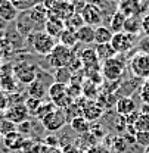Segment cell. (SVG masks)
I'll list each match as a JSON object with an SVG mask.
<instances>
[{
    "instance_id": "obj_10",
    "label": "cell",
    "mask_w": 149,
    "mask_h": 153,
    "mask_svg": "<svg viewBox=\"0 0 149 153\" xmlns=\"http://www.w3.org/2000/svg\"><path fill=\"white\" fill-rule=\"evenodd\" d=\"M80 15H81V18H83L86 25H90V27H94V28L99 27L103 21L100 9L96 4H92V3H86L84 7L81 9Z\"/></svg>"
},
{
    "instance_id": "obj_31",
    "label": "cell",
    "mask_w": 149,
    "mask_h": 153,
    "mask_svg": "<svg viewBox=\"0 0 149 153\" xmlns=\"http://www.w3.org/2000/svg\"><path fill=\"white\" fill-rule=\"evenodd\" d=\"M56 106L52 103V102H43L41 105H40V108H38L37 114H36V118H38V119H43L44 116L47 114H50L52 111H55Z\"/></svg>"
},
{
    "instance_id": "obj_37",
    "label": "cell",
    "mask_w": 149,
    "mask_h": 153,
    "mask_svg": "<svg viewBox=\"0 0 149 153\" xmlns=\"http://www.w3.org/2000/svg\"><path fill=\"white\" fill-rule=\"evenodd\" d=\"M140 24H142V31H143L146 36H149V15H146L145 18L142 19Z\"/></svg>"
},
{
    "instance_id": "obj_32",
    "label": "cell",
    "mask_w": 149,
    "mask_h": 153,
    "mask_svg": "<svg viewBox=\"0 0 149 153\" xmlns=\"http://www.w3.org/2000/svg\"><path fill=\"white\" fill-rule=\"evenodd\" d=\"M15 131H18V130H16V124H13V122H10V121H7V119L0 121V133H1L3 137L10 133H15Z\"/></svg>"
},
{
    "instance_id": "obj_19",
    "label": "cell",
    "mask_w": 149,
    "mask_h": 153,
    "mask_svg": "<svg viewBox=\"0 0 149 153\" xmlns=\"http://www.w3.org/2000/svg\"><path fill=\"white\" fill-rule=\"evenodd\" d=\"M75 36H77V41L78 43H83V44L94 43V27L83 25L81 28H78L75 31Z\"/></svg>"
},
{
    "instance_id": "obj_30",
    "label": "cell",
    "mask_w": 149,
    "mask_h": 153,
    "mask_svg": "<svg viewBox=\"0 0 149 153\" xmlns=\"http://www.w3.org/2000/svg\"><path fill=\"white\" fill-rule=\"evenodd\" d=\"M112 150L117 153H124L127 150V138L123 137V135H118L114 138V143H112Z\"/></svg>"
},
{
    "instance_id": "obj_27",
    "label": "cell",
    "mask_w": 149,
    "mask_h": 153,
    "mask_svg": "<svg viewBox=\"0 0 149 153\" xmlns=\"http://www.w3.org/2000/svg\"><path fill=\"white\" fill-rule=\"evenodd\" d=\"M64 24H65V28H68V30H71V31H77L78 28H81L83 25H86L83 18H81V15H80L78 12H75L73 16H70Z\"/></svg>"
},
{
    "instance_id": "obj_16",
    "label": "cell",
    "mask_w": 149,
    "mask_h": 153,
    "mask_svg": "<svg viewBox=\"0 0 149 153\" xmlns=\"http://www.w3.org/2000/svg\"><path fill=\"white\" fill-rule=\"evenodd\" d=\"M47 90H49V87L44 84V81H41V79L37 78L36 81H33V82L28 85V96H30V97H34V99L43 100L44 96L47 94Z\"/></svg>"
},
{
    "instance_id": "obj_26",
    "label": "cell",
    "mask_w": 149,
    "mask_h": 153,
    "mask_svg": "<svg viewBox=\"0 0 149 153\" xmlns=\"http://www.w3.org/2000/svg\"><path fill=\"white\" fill-rule=\"evenodd\" d=\"M73 75H74V74H73L68 68H61V69H56V74L53 75V81L68 85V84L71 82V79H73Z\"/></svg>"
},
{
    "instance_id": "obj_47",
    "label": "cell",
    "mask_w": 149,
    "mask_h": 153,
    "mask_svg": "<svg viewBox=\"0 0 149 153\" xmlns=\"http://www.w3.org/2000/svg\"><path fill=\"white\" fill-rule=\"evenodd\" d=\"M148 53H149V52H148Z\"/></svg>"
},
{
    "instance_id": "obj_7",
    "label": "cell",
    "mask_w": 149,
    "mask_h": 153,
    "mask_svg": "<svg viewBox=\"0 0 149 153\" xmlns=\"http://www.w3.org/2000/svg\"><path fill=\"white\" fill-rule=\"evenodd\" d=\"M41 121V125L44 130H47L49 133H56L61 128H64V125L67 124V115L64 109H58L52 111L50 114H47Z\"/></svg>"
},
{
    "instance_id": "obj_28",
    "label": "cell",
    "mask_w": 149,
    "mask_h": 153,
    "mask_svg": "<svg viewBox=\"0 0 149 153\" xmlns=\"http://www.w3.org/2000/svg\"><path fill=\"white\" fill-rule=\"evenodd\" d=\"M136 133L137 131H149V115L148 114H139L133 124Z\"/></svg>"
},
{
    "instance_id": "obj_39",
    "label": "cell",
    "mask_w": 149,
    "mask_h": 153,
    "mask_svg": "<svg viewBox=\"0 0 149 153\" xmlns=\"http://www.w3.org/2000/svg\"><path fill=\"white\" fill-rule=\"evenodd\" d=\"M6 27H7V22H6L3 18H0V31H4Z\"/></svg>"
},
{
    "instance_id": "obj_20",
    "label": "cell",
    "mask_w": 149,
    "mask_h": 153,
    "mask_svg": "<svg viewBox=\"0 0 149 153\" xmlns=\"http://www.w3.org/2000/svg\"><path fill=\"white\" fill-rule=\"evenodd\" d=\"M112 36H114V33L109 30V27L99 25V27L94 28V43L96 44H108V43H111Z\"/></svg>"
},
{
    "instance_id": "obj_12",
    "label": "cell",
    "mask_w": 149,
    "mask_h": 153,
    "mask_svg": "<svg viewBox=\"0 0 149 153\" xmlns=\"http://www.w3.org/2000/svg\"><path fill=\"white\" fill-rule=\"evenodd\" d=\"M115 111L120 116H129V115L137 112V106H136V102L133 100V97L124 96V97L118 99V102L115 105Z\"/></svg>"
},
{
    "instance_id": "obj_29",
    "label": "cell",
    "mask_w": 149,
    "mask_h": 153,
    "mask_svg": "<svg viewBox=\"0 0 149 153\" xmlns=\"http://www.w3.org/2000/svg\"><path fill=\"white\" fill-rule=\"evenodd\" d=\"M43 103V100H40V99H34V97H27L25 99V102H24V105L27 106V109H28V114L33 115V116H36L37 114L38 108H40V105Z\"/></svg>"
},
{
    "instance_id": "obj_35",
    "label": "cell",
    "mask_w": 149,
    "mask_h": 153,
    "mask_svg": "<svg viewBox=\"0 0 149 153\" xmlns=\"http://www.w3.org/2000/svg\"><path fill=\"white\" fill-rule=\"evenodd\" d=\"M7 106H9V97H7V93L0 91V112H1V111H6Z\"/></svg>"
},
{
    "instance_id": "obj_22",
    "label": "cell",
    "mask_w": 149,
    "mask_h": 153,
    "mask_svg": "<svg viewBox=\"0 0 149 153\" xmlns=\"http://www.w3.org/2000/svg\"><path fill=\"white\" fill-rule=\"evenodd\" d=\"M65 30V24L62 21H56V19H47L44 24V31L50 36V37H58L62 34V31Z\"/></svg>"
},
{
    "instance_id": "obj_11",
    "label": "cell",
    "mask_w": 149,
    "mask_h": 153,
    "mask_svg": "<svg viewBox=\"0 0 149 153\" xmlns=\"http://www.w3.org/2000/svg\"><path fill=\"white\" fill-rule=\"evenodd\" d=\"M103 114V108L100 106V103L94 102V100H86L81 106V115L92 124L94 121H97Z\"/></svg>"
},
{
    "instance_id": "obj_40",
    "label": "cell",
    "mask_w": 149,
    "mask_h": 153,
    "mask_svg": "<svg viewBox=\"0 0 149 153\" xmlns=\"http://www.w3.org/2000/svg\"><path fill=\"white\" fill-rule=\"evenodd\" d=\"M47 153H62V150H59L58 147H49Z\"/></svg>"
},
{
    "instance_id": "obj_1",
    "label": "cell",
    "mask_w": 149,
    "mask_h": 153,
    "mask_svg": "<svg viewBox=\"0 0 149 153\" xmlns=\"http://www.w3.org/2000/svg\"><path fill=\"white\" fill-rule=\"evenodd\" d=\"M28 43L31 44L33 50L41 55V56H49L50 52L56 46V41L53 37H50L46 31H34L28 36Z\"/></svg>"
},
{
    "instance_id": "obj_13",
    "label": "cell",
    "mask_w": 149,
    "mask_h": 153,
    "mask_svg": "<svg viewBox=\"0 0 149 153\" xmlns=\"http://www.w3.org/2000/svg\"><path fill=\"white\" fill-rule=\"evenodd\" d=\"M80 60L83 63V68L84 69H99L102 68V63L99 62L97 59V55H96V50L94 49H84L80 55Z\"/></svg>"
},
{
    "instance_id": "obj_33",
    "label": "cell",
    "mask_w": 149,
    "mask_h": 153,
    "mask_svg": "<svg viewBox=\"0 0 149 153\" xmlns=\"http://www.w3.org/2000/svg\"><path fill=\"white\" fill-rule=\"evenodd\" d=\"M134 143L146 149L149 146V131H137L134 134Z\"/></svg>"
},
{
    "instance_id": "obj_42",
    "label": "cell",
    "mask_w": 149,
    "mask_h": 153,
    "mask_svg": "<svg viewBox=\"0 0 149 153\" xmlns=\"http://www.w3.org/2000/svg\"><path fill=\"white\" fill-rule=\"evenodd\" d=\"M145 153H149V146L146 147V149H145Z\"/></svg>"
},
{
    "instance_id": "obj_25",
    "label": "cell",
    "mask_w": 149,
    "mask_h": 153,
    "mask_svg": "<svg viewBox=\"0 0 149 153\" xmlns=\"http://www.w3.org/2000/svg\"><path fill=\"white\" fill-rule=\"evenodd\" d=\"M142 30V24L140 21L137 19V16H127L126 18V24H124V31L129 33V34H133V36H137V33Z\"/></svg>"
},
{
    "instance_id": "obj_6",
    "label": "cell",
    "mask_w": 149,
    "mask_h": 153,
    "mask_svg": "<svg viewBox=\"0 0 149 153\" xmlns=\"http://www.w3.org/2000/svg\"><path fill=\"white\" fill-rule=\"evenodd\" d=\"M13 75L16 78V81L30 85L33 81L37 79L38 76L37 66L30 63V62H19L13 66Z\"/></svg>"
},
{
    "instance_id": "obj_18",
    "label": "cell",
    "mask_w": 149,
    "mask_h": 153,
    "mask_svg": "<svg viewBox=\"0 0 149 153\" xmlns=\"http://www.w3.org/2000/svg\"><path fill=\"white\" fill-rule=\"evenodd\" d=\"M70 125H71L73 131H75V133H78V134L90 133V128H92V124H90L83 115H78V116L73 118V119L70 121Z\"/></svg>"
},
{
    "instance_id": "obj_21",
    "label": "cell",
    "mask_w": 149,
    "mask_h": 153,
    "mask_svg": "<svg viewBox=\"0 0 149 153\" xmlns=\"http://www.w3.org/2000/svg\"><path fill=\"white\" fill-rule=\"evenodd\" d=\"M94 50H96V55H97L99 62H102V63L117 56V52L114 50L111 43H108V44H96Z\"/></svg>"
},
{
    "instance_id": "obj_8",
    "label": "cell",
    "mask_w": 149,
    "mask_h": 153,
    "mask_svg": "<svg viewBox=\"0 0 149 153\" xmlns=\"http://www.w3.org/2000/svg\"><path fill=\"white\" fill-rule=\"evenodd\" d=\"M136 44V36L129 34L126 31L121 33H115L112 36L111 46L114 47V50L117 52V55H126L129 50H131Z\"/></svg>"
},
{
    "instance_id": "obj_14",
    "label": "cell",
    "mask_w": 149,
    "mask_h": 153,
    "mask_svg": "<svg viewBox=\"0 0 149 153\" xmlns=\"http://www.w3.org/2000/svg\"><path fill=\"white\" fill-rule=\"evenodd\" d=\"M27 12H28L31 21L34 22V25H44V24H46L49 10L44 7V4H43L41 1L37 3V4H34L33 7H30Z\"/></svg>"
},
{
    "instance_id": "obj_46",
    "label": "cell",
    "mask_w": 149,
    "mask_h": 153,
    "mask_svg": "<svg viewBox=\"0 0 149 153\" xmlns=\"http://www.w3.org/2000/svg\"><path fill=\"white\" fill-rule=\"evenodd\" d=\"M123 1H124V0H123Z\"/></svg>"
},
{
    "instance_id": "obj_5",
    "label": "cell",
    "mask_w": 149,
    "mask_h": 153,
    "mask_svg": "<svg viewBox=\"0 0 149 153\" xmlns=\"http://www.w3.org/2000/svg\"><path fill=\"white\" fill-rule=\"evenodd\" d=\"M129 69L136 78L148 79L149 78V53L137 52L129 60Z\"/></svg>"
},
{
    "instance_id": "obj_15",
    "label": "cell",
    "mask_w": 149,
    "mask_h": 153,
    "mask_svg": "<svg viewBox=\"0 0 149 153\" xmlns=\"http://www.w3.org/2000/svg\"><path fill=\"white\" fill-rule=\"evenodd\" d=\"M19 10L15 7L12 0H0V18H3L6 22L16 21Z\"/></svg>"
},
{
    "instance_id": "obj_9",
    "label": "cell",
    "mask_w": 149,
    "mask_h": 153,
    "mask_svg": "<svg viewBox=\"0 0 149 153\" xmlns=\"http://www.w3.org/2000/svg\"><path fill=\"white\" fill-rule=\"evenodd\" d=\"M30 114H28V109L24 103H16V105H9L7 109L4 111V119L13 122V124H22L25 121H28Z\"/></svg>"
},
{
    "instance_id": "obj_24",
    "label": "cell",
    "mask_w": 149,
    "mask_h": 153,
    "mask_svg": "<svg viewBox=\"0 0 149 153\" xmlns=\"http://www.w3.org/2000/svg\"><path fill=\"white\" fill-rule=\"evenodd\" d=\"M59 43L61 44H64V46H67V47H70V49H74L75 46H77V36H75V31H71V30H68V28H65L64 31H62V34L59 36Z\"/></svg>"
},
{
    "instance_id": "obj_44",
    "label": "cell",
    "mask_w": 149,
    "mask_h": 153,
    "mask_svg": "<svg viewBox=\"0 0 149 153\" xmlns=\"http://www.w3.org/2000/svg\"><path fill=\"white\" fill-rule=\"evenodd\" d=\"M0 140H1V133H0Z\"/></svg>"
},
{
    "instance_id": "obj_36",
    "label": "cell",
    "mask_w": 149,
    "mask_h": 153,
    "mask_svg": "<svg viewBox=\"0 0 149 153\" xmlns=\"http://www.w3.org/2000/svg\"><path fill=\"white\" fill-rule=\"evenodd\" d=\"M58 141H59V138H58L56 135H47V137L44 138V144H46L47 147H56V146H58Z\"/></svg>"
},
{
    "instance_id": "obj_3",
    "label": "cell",
    "mask_w": 149,
    "mask_h": 153,
    "mask_svg": "<svg viewBox=\"0 0 149 153\" xmlns=\"http://www.w3.org/2000/svg\"><path fill=\"white\" fill-rule=\"evenodd\" d=\"M47 57L49 63L52 68L55 69H61V68H68L73 57H74V50L61 44V43H56V46L53 47V50L50 52V55Z\"/></svg>"
},
{
    "instance_id": "obj_43",
    "label": "cell",
    "mask_w": 149,
    "mask_h": 153,
    "mask_svg": "<svg viewBox=\"0 0 149 153\" xmlns=\"http://www.w3.org/2000/svg\"><path fill=\"white\" fill-rule=\"evenodd\" d=\"M137 1H146V0H137Z\"/></svg>"
},
{
    "instance_id": "obj_45",
    "label": "cell",
    "mask_w": 149,
    "mask_h": 153,
    "mask_svg": "<svg viewBox=\"0 0 149 153\" xmlns=\"http://www.w3.org/2000/svg\"><path fill=\"white\" fill-rule=\"evenodd\" d=\"M0 59H1V55H0Z\"/></svg>"
},
{
    "instance_id": "obj_38",
    "label": "cell",
    "mask_w": 149,
    "mask_h": 153,
    "mask_svg": "<svg viewBox=\"0 0 149 153\" xmlns=\"http://www.w3.org/2000/svg\"><path fill=\"white\" fill-rule=\"evenodd\" d=\"M62 153H77V149H74L71 144H68V146L62 150Z\"/></svg>"
},
{
    "instance_id": "obj_4",
    "label": "cell",
    "mask_w": 149,
    "mask_h": 153,
    "mask_svg": "<svg viewBox=\"0 0 149 153\" xmlns=\"http://www.w3.org/2000/svg\"><path fill=\"white\" fill-rule=\"evenodd\" d=\"M124 71H126V62L118 55L115 57H112V59H109V60H106V62H103L102 68H100L102 76L106 81H114V82L118 81L123 76Z\"/></svg>"
},
{
    "instance_id": "obj_2",
    "label": "cell",
    "mask_w": 149,
    "mask_h": 153,
    "mask_svg": "<svg viewBox=\"0 0 149 153\" xmlns=\"http://www.w3.org/2000/svg\"><path fill=\"white\" fill-rule=\"evenodd\" d=\"M47 96L50 99V102L55 105L58 109H67L74 103V99L68 94V87L65 84L61 82H52L49 85L47 90Z\"/></svg>"
},
{
    "instance_id": "obj_34",
    "label": "cell",
    "mask_w": 149,
    "mask_h": 153,
    "mask_svg": "<svg viewBox=\"0 0 149 153\" xmlns=\"http://www.w3.org/2000/svg\"><path fill=\"white\" fill-rule=\"evenodd\" d=\"M140 99L143 102V105H149V78L145 79V82L140 87Z\"/></svg>"
},
{
    "instance_id": "obj_17",
    "label": "cell",
    "mask_w": 149,
    "mask_h": 153,
    "mask_svg": "<svg viewBox=\"0 0 149 153\" xmlns=\"http://www.w3.org/2000/svg\"><path fill=\"white\" fill-rule=\"evenodd\" d=\"M24 137L19 131H15V133H10L7 135L3 137V143L4 146L9 149V150H19L22 146H24Z\"/></svg>"
},
{
    "instance_id": "obj_41",
    "label": "cell",
    "mask_w": 149,
    "mask_h": 153,
    "mask_svg": "<svg viewBox=\"0 0 149 153\" xmlns=\"http://www.w3.org/2000/svg\"><path fill=\"white\" fill-rule=\"evenodd\" d=\"M55 4H59V3H68V1H73V0H53Z\"/></svg>"
},
{
    "instance_id": "obj_23",
    "label": "cell",
    "mask_w": 149,
    "mask_h": 153,
    "mask_svg": "<svg viewBox=\"0 0 149 153\" xmlns=\"http://www.w3.org/2000/svg\"><path fill=\"white\" fill-rule=\"evenodd\" d=\"M126 18H127V16H126L121 10H118V12L114 13V16L111 18V24H109V30H111L114 34H115V33H121V31H124Z\"/></svg>"
}]
</instances>
